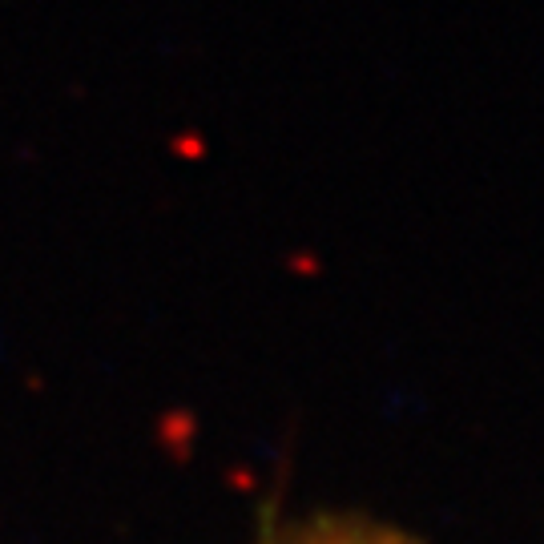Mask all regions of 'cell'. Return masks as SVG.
Returning <instances> with one entry per match:
<instances>
[{
    "label": "cell",
    "instance_id": "obj_1",
    "mask_svg": "<svg viewBox=\"0 0 544 544\" xmlns=\"http://www.w3.org/2000/svg\"><path fill=\"white\" fill-rule=\"evenodd\" d=\"M319 544H403V540H395V536H387V532H359V528H351V532L327 536V540H319Z\"/></svg>",
    "mask_w": 544,
    "mask_h": 544
}]
</instances>
